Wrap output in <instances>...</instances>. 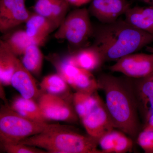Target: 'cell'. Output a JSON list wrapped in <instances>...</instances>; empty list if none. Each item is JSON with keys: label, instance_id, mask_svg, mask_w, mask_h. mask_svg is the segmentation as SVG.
Listing matches in <instances>:
<instances>
[{"label": "cell", "instance_id": "obj_20", "mask_svg": "<svg viewBox=\"0 0 153 153\" xmlns=\"http://www.w3.org/2000/svg\"><path fill=\"white\" fill-rule=\"evenodd\" d=\"M10 49L17 57L22 55L25 50L30 45L36 44L40 46L43 45L45 41L30 38L27 35L25 30L16 31L4 40Z\"/></svg>", "mask_w": 153, "mask_h": 153}, {"label": "cell", "instance_id": "obj_9", "mask_svg": "<svg viewBox=\"0 0 153 153\" xmlns=\"http://www.w3.org/2000/svg\"><path fill=\"white\" fill-rule=\"evenodd\" d=\"M26 0L0 1V31L5 33L26 23L32 13L25 5Z\"/></svg>", "mask_w": 153, "mask_h": 153}, {"label": "cell", "instance_id": "obj_21", "mask_svg": "<svg viewBox=\"0 0 153 153\" xmlns=\"http://www.w3.org/2000/svg\"><path fill=\"white\" fill-rule=\"evenodd\" d=\"M22 56L21 61L23 65L33 75L39 76L42 71L44 59L40 46L36 44L30 45Z\"/></svg>", "mask_w": 153, "mask_h": 153}, {"label": "cell", "instance_id": "obj_25", "mask_svg": "<svg viewBox=\"0 0 153 153\" xmlns=\"http://www.w3.org/2000/svg\"><path fill=\"white\" fill-rule=\"evenodd\" d=\"M2 148L5 152L8 153H46V151L42 149L18 143L16 144L1 145Z\"/></svg>", "mask_w": 153, "mask_h": 153}, {"label": "cell", "instance_id": "obj_6", "mask_svg": "<svg viewBox=\"0 0 153 153\" xmlns=\"http://www.w3.org/2000/svg\"><path fill=\"white\" fill-rule=\"evenodd\" d=\"M48 59L57 73L76 91L93 93L99 89L98 81L91 71L74 66L66 58H61L56 55H50Z\"/></svg>", "mask_w": 153, "mask_h": 153}, {"label": "cell", "instance_id": "obj_31", "mask_svg": "<svg viewBox=\"0 0 153 153\" xmlns=\"http://www.w3.org/2000/svg\"><path fill=\"white\" fill-rule=\"evenodd\" d=\"M145 3H148V4H151L152 6H153V0H142Z\"/></svg>", "mask_w": 153, "mask_h": 153}, {"label": "cell", "instance_id": "obj_26", "mask_svg": "<svg viewBox=\"0 0 153 153\" xmlns=\"http://www.w3.org/2000/svg\"><path fill=\"white\" fill-rule=\"evenodd\" d=\"M57 0H37L34 7L36 13L51 20L52 9Z\"/></svg>", "mask_w": 153, "mask_h": 153}, {"label": "cell", "instance_id": "obj_29", "mask_svg": "<svg viewBox=\"0 0 153 153\" xmlns=\"http://www.w3.org/2000/svg\"><path fill=\"white\" fill-rule=\"evenodd\" d=\"M143 130L153 131V113L146 120V123L144 127Z\"/></svg>", "mask_w": 153, "mask_h": 153}, {"label": "cell", "instance_id": "obj_11", "mask_svg": "<svg viewBox=\"0 0 153 153\" xmlns=\"http://www.w3.org/2000/svg\"><path fill=\"white\" fill-rule=\"evenodd\" d=\"M130 7L124 0H92L89 13L102 24L115 22Z\"/></svg>", "mask_w": 153, "mask_h": 153}, {"label": "cell", "instance_id": "obj_30", "mask_svg": "<svg viewBox=\"0 0 153 153\" xmlns=\"http://www.w3.org/2000/svg\"><path fill=\"white\" fill-rule=\"evenodd\" d=\"M69 4L76 6V7H80L85 4L83 0H67Z\"/></svg>", "mask_w": 153, "mask_h": 153}, {"label": "cell", "instance_id": "obj_10", "mask_svg": "<svg viewBox=\"0 0 153 153\" xmlns=\"http://www.w3.org/2000/svg\"><path fill=\"white\" fill-rule=\"evenodd\" d=\"M81 120L88 135L98 140L115 128L106 105L102 101Z\"/></svg>", "mask_w": 153, "mask_h": 153}, {"label": "cell", "instance_id": "obj_15", "mask_svg": "<svg viewBox=\"0 0 153 153\" xmlns=\"http://www.w3.org/2000/svg\"><path fill=\"white\" fill-rule=\"evenodd\" d=\"M125 16V20L131 25L153 35V6L130 7Z\"/></svg>", "mask_w": 153, "mask_h": 153}, {"label": "cell", "instance_id": "obj_2", "mask_svg": "<svg viewBox=\"0 0 153 153\" xmlns=\"http://www.w3.org/2000/svg\"><path fill=\"white\" fill-rule=\"evenodd\" d=\"M97 81L105 94V105L115 128L136 137L140 128L138 105L131 87L124 79L110 74H102Z\"/></svg>", "mask_w": 153, "mask_h": 153}, {"label": "cell", "instance_id": "obj_23", "mask_svg": "<svg viewBox=\"0 0 153 153\" xmlns=\"http://www.w3.org/2000/svg\"><path fill=\"white\" fill-rule=\"evenodd\" d=\"M122 132L114 129L101 137L98 140V146L101 153H114L118 140Z\"/></svg>", "mask_w": 153, "mask_h": 153}, {"label": "cell", "instance_id": "obj_8", "mask_svg": "<svg viewBox=\"0 0 153 153\" xmlns=\"http://www.w3.org/2000/svg\"><path fill=\"white\" fill-rule=\"evenodd\" d=\"M109 69L136 79L150 76L153 74V52L150 54L134 53L126 55L117 60Z\"/></svg>", "mask_w": 153, "mask_h": 153}, {"label": "cell", "instance_id": "obj_18", "mask_svg": "<svg viewBox=\"0 0 153 153\" xmlns=\"http://www.w3.org/2000/svg\"><path fill=\"white\" fill-rule=\"evenodd\" d=\"M138 79L136 85L137 94L146 120L153 113V79L152 75Z\"/></svg>", "mask_w": 153, "mask_h": 153}, {"label": "cell", "instance_id": "obj_16", "mask_svg": "<svg viewBox=\"0 0 153 153\" xmlns=\"http://www.w3.org/2000/svg\"><path fill=\"white\" fill-rule=\"evenodd\" d=\"M18 57L4 40L0 41V82L1 85H11V80L16 68Z\"/></svg>", "mask_w": 153, "mask_h": 153}, {"label": "cell", "instance_id": "obj_4", "mask_svg": "<svg viewBox=\"0 0 153 153\" xmlns=\"http://www.w3.org/2000/svg\"><path fill=\"white\" fill-rule=\"evenodd\" d=\"M52 125L27 118L14 111L8 105H3L0 110L1 144L18 143L41 133Z\"/></svg>", "mask_w": 153, "mask_h": 153}, {"label": "cell", "instance_id": "obj_7", "mask_svg": "<svg viewBox=\"0 0 153 153\" xmlns=\"http://www.w3.org/2000/svg\"><path fill=\"white\" fill-rule=\"evenodd\" d=\"M68 99L50 94L42 93L38 99L41 114L46 120L74 122L78 116Z\"/></svg>", "mask_w": 153, "mask_h": 153}, {"label": "cell", "instance_id": "obj_12", "mask_svg": "<svg viewBox=\"0 0 153 153\" xmlns=\"http://www.w3.org/2000/svg\"><path fill=\"white\" fill-rule=\"evenodd\" d=\"M11 85L25 98L36 100L38 99L42 93L38 88L33 74L18 58L11 78Z\"/></svg>", "mask_w": 153, "mask_h": 153}, {"label": "cell", "instance_id": "obj_5", "mask_svg": "<svg viewBox=\"0 0 153 153\" xmlns=\"http://www.w3.org/2000/svg\"><path fill=\"white\" fill-rule=\"evenodd\" d=\"M89 15V11L86 8L71 11L58 27L54 35L55 38L66 40L78 49L82 48L88 39L93 36L94 29Z\"/></svg>", "mask_w": 153, "mask_h": 153}, {"label": "cell", "instance_id": "obj_28", "mask_svg": "<svg viewBox=\"0 0 153 153\" xmlns=\"http://www.w3.org/2000/svg\"><path fill=\"white\" fill-rule=\"evenodd\" d=\"M133 146L132 140L122 132L119 137L114 148L115 153H125L131 150Z\"/></svg>", "mask_w": 153, "mask_h": 153}, {"label": "cell", "instance_id": "obj_17", "mask_svg": "<svg viewBox=\"0 0 153 153\" xmlns=\"http://www.w3.org/2000/svg\"><path fill=\"white\" fill-rule=\"evenodd\" d=\"M14 111L24 117L41 122H47L41 114L38 102L32 99L26 98L21 95L16 97L10 105Z\"/></svg>", "mask_w": 153, "mask_h": 153}, {"label": "cell", "instance_id": "obj_14", "mask_svg": "<svg viewBox=\"0 0 153 153\" xmlns=\"http://www.w3.org/2000/svg\"><path fill=\"white\" fill-rule=\"evenodd\" d=\"M57 28L52 20L35 13L26 22L25 31L30 38L45 42L49 34Z\"/></svg>", "mask_w": 153, "mask_h": 153}, {"label": "cell", "instance_id": "obj_13", "mask_svg": "<svg viewBox=\"0 0 153 153\" xmlns=\"http://www.w3.org/2000/svg\"><path fill=\"white\" fill-rule=\"evenodd\" d=\"M65 58L71 64L91 71L97 69L104 62L100 52L94 45L76 50Z\"/></svg>", "mask_w": 153, "mask_h": 153}, {"label": "cell", "instance_id": "obj_1", "mask_svg": "<svg viewBox=\"0 0 153 153\" xmlns=\"http://www.w3.org/2000/svg\"><path fill=\"white\" fill-rule=\"evenodd\" d=\"M93 37V45L104 62L116 61L153 42V35L134 27L125 19L102 24L94 30Z\"/></svg>", "mask_w": 153, "mask_h": 153}, {"label": "cell", "instance_id": "obj_24", "mask_svg": "<svg viewBox=\"0 0 153 153\" xmlns=\"http://www.w3.org/2000/svg\"><path fill=\"white\" fill-rule=\"evenodd\" d=\"M69 5L67 0H57L54 4L51 20L55 23L57 28L67 15Z\"/></svg>", "mask_w": 153, "mask_h": 153}, {"label": "cell", "instance_id": "obj_32", "mask_svg": "<svg viewBox=\"0 0 153 153\" xmlns=\"http://www.w3.org/2000/svg\"><path fill=\"white\" fill-rule=\"evenodd\" d=\"M83 1H84V2H85V4L91 1V0H83Z\"/></svg>", "mask_w": 153, "mask_h": 153}, {"label": "cell", "instance_id": "obj_19", "mask_svg": "<svg viewBox=\"0 0 153 153\" xmlns=\"http://www.w3.org/2000/svg\"><path fill=\"white\" fill-rule=\"evenodd\" d=\"M101 101L96 92L88 93L76 91L72 95V104L80 120L88 114Z\"/></svg>", "mask_w": 153, "mask_h": 153}, {"label": "cell", "instance_id": "obj_33", "mask_svg": "<svg viewBox=\"0 0 153 153\" xmlns=\"http://www.w3.org/2000/svg\"><path fill=\"white\" fill-rule=\"evenodd\" d=\"M152 79H153V74H152Z\"/></svg>", "mask_w": 153, "mask_h": 153}, {"label": "cell", "instance_id": "obj_27", "mask_svg": "<svg viewBox=\"0 0 153 153\" xmlns=\"http://www.w3.org/2000/svg\"><path fill=\"white\" fill-rule=\"evenodd\" d=\"M137 142L146 153H153V131H144L138 135Z\"/></svg>", "mask_w": 153, "mask_h": 153}, {"label": "cell", "instance_id": "obj_22", "mask_svg": "<svg viewBox=\"0 0 153 153\" xmlns=\"http://www.w3.org/2000/svg\"><path fill=\"white\" fill-rule=\"evenodd\" d=\"M41 92L63 97L69 94V85L58 73L44 76L40 83Z\"/></svg>", "mask_w": 153, "mask_h": 153}, {"label": "cell", "instance_id": "obj_3", "mask_svg": "<svg viewBox=\"0 0 153 153\" xmlns=\"http://www.w3.org/2000/svg\"><path fill=\"white\" fill-rule=\"evenodd\" d=\"M20 143L49 153H101L98 148V140L59 124H52L41 133Z\"/></svg>", "mask_w": 153, "mask_h": 153}]
</instances>
